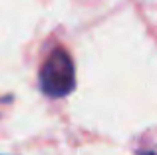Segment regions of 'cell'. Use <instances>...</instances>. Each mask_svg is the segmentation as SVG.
<instances>
[{
	"mask_svg": "<svg viewBox=\"0 0 157 155\" xmlns=\"http://www.w3.org/2000/svg\"><path fill=\"white\" fill-rule=\"evenodd\" d=\"M40 89L48 97H66L76 88V66L64 48L50 52L40 68Z\"/></svg>",
	"mask_w": 157,
	"mask_h": 155,
	"instance_id": "obj_1",
	"label": "cell"
}]
</instances>
